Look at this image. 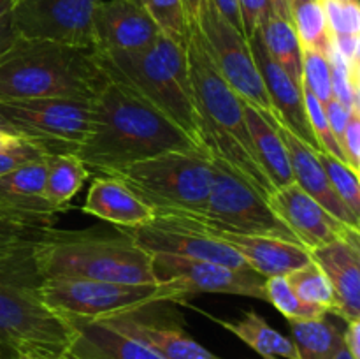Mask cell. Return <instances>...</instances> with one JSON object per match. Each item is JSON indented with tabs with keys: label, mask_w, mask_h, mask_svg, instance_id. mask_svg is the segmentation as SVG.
<instances>
[{
	"label": "cell",
	"mask_w": 360,
	"mask_h": 359,
	"mask_svg": "<svg viewBox=\"0 0 360 359\" xmlns=\"http://www.w3.org/2000/svg\"><path fill=\"white\" fill-rule=\"evenodd\" d=\"M136 2H139V4H141V0H136Z\"/></svg>",
	"instance_id": "cell-55"
},
{
	"label": "cell",
	"mask_w": 360,
	"mask_h": 359,
	"mask_svg": "<svg viewBox=\"0 0 360 359\" xmlns=\"http://www.w3.org/2000/svg\"><path fill=\"white\" fill-rule=\"evenodd\" d=\"M302 88L311 92L323 106L333 99V73L326 55L302 49Z\"/></svg>",
	"instance_id": "cell-36"
},
{
	"label": "cell",
	"mask_w": 360,
	"mask_h": 359,
	"mask_svg": "<svg viewBox=\"0 0 360 359\" xmlns=\"http://www.w3.org/2000/svg\"><path fill=\"white\" fill-rule=\"evenodd\" d=\"M193 220L200 225L204 232L220 239L225 245L232 246L245 259V263L253 271L262 275L264 278L287 277L292 271L311 263V252L302 245H299V243L280 238H269V236L236 234V232L210 227V225L202 224L197 218H193Z\"/></svg>",
	"instance_id": "cell-19"
},
{
	"label": "cell",
	"mask_w": 360,
	"mask_h": 359,
	"mask_svg": "<svg viewBox=\"0 0 360 359\" xmlns=\"http://www.w3.org/2000/svg\"><path fill=\"white\" fill-rule=\"evenodd\" d=\"M7 132L37 144L48 153H76L90 132V101L41 97L0 101Z\"/></svg>",
	"instance_id": "cell-9"
},
{
	"label": "cell",
	"mask_w": 360,
	"mask_h": 359,
	"mask_svg": "<svg viewBox=\"0 0 360 359\" xmlns=\"http://www.w3.org/2000/svg\"><path fill=\"white\" fill-rule=\"evenodd\" d=\"M90 106V132L74 155L95 171L105 175L165 151H206L171 120L115 81L108 80Z\"/></svg>",
	"instance_id": "cell-1"
},
{
	"label": "cell",
	"mask_w": 360,
	"mask_h": 359,
	"mask_svg": "<svg viewBox=\"0 0 360 359\" xmlns=\"http://www.w3.org/2000/svg\"><path fill=\"white\" fill-rule=\"evenodd\" d=\"M340 2H354V0H340Z\"/></svg>",
	"instance_id": "cell-54"
},
{
	"label": "cell",
	"mask_w": 360,
	"mask_h": 359,
	"mask_svg": "<svg viewBox=\"0 0 360 359\" xmlns=\"http://www.w3.org/2000/svg\"><path fill=\"white\" fill-rule=\"evenodd\" d=\"M264 292H266V301H269L288 320H311L327 315V310L301 301L288 284L287 277L266 278Z\"/></svg>",
	"instance_id": "cell-33"
},
{
	"label": "cell",
	"mask_w": 360,
	"mask_h": 359,
	"mask_svg": "<svg viewBox=\"0 0 360 359\" xmlns=\"http://www.w3.org/2000/svg\"><path fill=\"white\" fill-rule=\"evenodd\" d=\"M102 0H14L18 37L95 48L94 14Z\"/></svg>",
	"instance_id": "cell-12"
},
{
	"label": "cell",
	"mask_w": 360,
	"mask_h": 359,
	"mask_svg": "<svg viewBox=\"0 0 360 359\" xmlns=\"http://www.w3.org/2000/svg\"><path fill=\"white\" fill-rule=\"evenodd\" d=\"M347 165L359 175L360 165V111H352L350 122L345 130L343 143H341Z\"/></svg>",
	"instance_id": "cell-41"
},
{
	"label": "cell",
	"mask_w": 360,
	"mask_h": 359,
	"mask_svg": "<svg viewBox=\"0 0 360 359\" xmlns=\"http://www.w3.org/2000/svg\"><path fill=\"white\" fill-rule=\"evenodd\" d=\"M108 77L95 48L18 39L0 56V101L67 97L91 101Z\"/></svg>",
	"instance_id": "cell-4"
},
{
	"label": "cell",
	"mask_w": 360,
	"mask_h": 359,
	"mask_svg": "<svg viewBox=\"0 0 360 359\" xmlns=\"http://www.w3.org/2000/svg\"><path fill=\"white\" fill-rule=\"evenodd\" d=\"M243 111H245V120L257 160L269 178L274 190L294 183L290 158H288L287 148L278 132V125H273L262 113L257 111L253 106L246 104L245 101H243Z\"/></svg>",
	"instance_id": "cell-25"
},
{
	"label": "cell",
	"mask_w": 360,
	"mask_h": 359,
	"mask_svg": "<svg viewBox=\"0 0 360 359\" xmlns=\"http://www.w3.org/2000/svg\"><path fill=\"white\" fill-rule=\"evenodd\" d=\"M32 253L42 278L157 284L153 256L122 229L115 232L51 229L35 243Z\"/></svg>",
	"instance_id": "cell-5"
},
{
	"label": "cell",
	"mask_w": 360,
	"mask_h": 359,
	"mask_svg": "<svg viewBox=\"0 0 360 359\" xmlns=\"http://www.w3.org/2000/svg\"><path fill=\"white\" fill-rule=\"evenodd\" d=\"M98 51H139L157 41L160 30L136 0H102L94 14Z\"/></svg>",
	"instance_id": "cell-17"
},
{
	"label": "cell",
	"mask_w": 360,
	"mask_h": 359,
	"mask_svg": "<svg viewBox=\"0 0 360 359\" xmlns=\"http://www.w3.org/2000/svg\"><path fill=\"white\" fill-rule=\"evenodd\" d=\"M316 157H319L320 164H322L323 171H326L327 178H329L330 185L336 190L340 199L343 201L357 217H360V185L357 172L352 171L345 162L338 160V158L326 153V151H319Z\"/></svg>",
	"instance_id": "cell-35"
},
{
	"label": "cell",
	"mask_w": 360,
	"mask_h": 359,
	"mask_svg": "<svg viewBox=\"0 0 360 359\" xmlns=\"http://www.w3.org/2000/svg\"><path fill=\"white\" fill-rule=\"evenodd\" d=\"M46 158L28 162L0 176V206L32 217L56 218L60 213L44 194Z\"/></svg>",
	"instance_id": "cell-24"
},
{
	"label": "cell",
	"mask_w": 360,
	"mask_h": 359,
	"mask_svg": "<svg viewBox=\"0 0 360 359\" xmlns=\"http://www.w3.org/2000/svg\"><path fill=\"white\" fill-rule=\"evenodd\" d=\"M292 2V9H294L295 6H299V4H304V2H308V0H290Z\"/></svg>",
	"instance_id": "cell-52"
},
{
	"label": "cell",
	"mask_w": 360,
	"mask_h": 359,
	"mask_svg": "<svg viewBox=\"0 0 360 359\" xmlns=\"http://www.w3.org/2000/svg\"><path fill=\"white\" fill-rule=\"evenodd\" d=\"M278 132H280L281 141H283L285 148H287L288 158H290L294 182L297 183L309 197H313L320 206L326 208L334 218H338L341 224L348 225V227L355 229V231H360V217H357V215L340 199L336 190L330 185L329 178H327L319 157H316V151H313L308 144L302 143L299 137H295L294 134L288 132L283 127L278 125Z\"/></svg>",
	"instance_id": "cell-20"
},
{
	"label": "cell",
	"mask_w": 360,
	"mask_h": 359,
	"mask_svg": "<svg viewBox=\"0 0 360 359\" xmlns=\"http://www.w3.org/2000/svg\"><path fill=\"white\" fill-rule=\"evenodd\" d=\"M83 211L123 229L141 227L155 218L150 206L137 199L122 182L111 176L94 178Z\"/></svg>",
	"instance_id": "cell-22"
},
{
	"label": "cell",
	"mask_w": 360,
	"mask_h": 359,
	"mask_svg": "<svg viewBox=\"0 0 360 359\" xmlns=\"http://www.w3.org/2000/svg\"><path fill=\"white\" fill-rule=\"evenodd\" d=\"M70 324L74 336L67 351L74 359H162L105 320H70Z\"/></svg>",
	"instance_id": "cell-23"
},
{
	"label": "cell",
	"mask_w": 360,
	"mask_h": 359,
	"mask_svg": "<svg viewBox=\"0 0 360 359\" xmlns=\"http://www.w3.org/2000/svg\"><path fill=\"white\" fill-rule=\"evenodd\" d=\"M97 62L109 81L143 99L206 150L190 84L186 48L160 34L153 44L139 51L97 49Z\"/></svg>",
	"instance_id": "cell-3"
},
{
	"label": "cell",
	"mask_w": 360,
	"mask_h": 359,
	"mask_svg": "<svg viewBox=\"0 0 360 359\" xmlns=\"http://www.w3.org/2000/svg\"><path fill=\"white\" fill-rule=\"evenodd\" d=\"M14 0H0V16H4L6 13H9L13 9Z\"/></svg>",
	"instance_id": "cell-50"
},
{
	"label": "cell",
	"mask_w": 360,
	"mask_h": 359,
	"mask_svg": "<svg viewBox=\"0 0 360 359\" xmlns=\"http://www.w3.org/2000/svg\"><path fill=\"white\" fill-rule=\"evenodd\" d=\"M16 28L13 25V18H11V11L0 16V56L18 41Z\"/></svg>",
	"instance_id": "cell-46"
},
{
	"label": "cell",
	"mask_w": 360,
	"mask_h": 359,
	"mask_svg": "<svg viewBox=\"0 0 360 359\" xmlns=\"http://www.w3.org/2000/svg\"><path fill=\"white\" fill-rule=\"evenodd\" d=\"M248 44L252 49L253 60L257 63V69L262 76V83L266 87L274 115H276L278 125L299 137L302 143L308 144L316 153L322 151L319 141L313 136L311 127H309L308 115H306L304 109V99H302V88L295 84L294 80L271 58L259 30L248 39Z\"/></svg>",
	"instance_id": "cell-16"
},
{
	"label": "cell",
	"mask_w": 360,
	"mask_h": 359,
	"mask_svg": "<svg viewBox=\"0 0 360 359\" xmlns=\"http://www.w3.org/2000/svg\"><path fill=\"white\" fill-rule=\"evenodd\" d=\"M9 359H74L69 351H56V348L46 347H25L18 348L11 354Z\"/></svg>",
	"instance_id": "cell-44"
},
{
	"label": "cell",
	"mask_w": 360,
	"mask_h": 359,
	"mask_svg": "<svg viewBox=\"0 0 360 359\" xmlns=\"http://www.w3.org/2000/svg\"><path fill=\"white\" fill-rule=\"evenodd\" d=\"M101 320H105L120 333L139 341L162 359H217L179 327L146 319L144 308Z\"/></svg>",
	"instance_id": "cell-21"
},
{
	"label": "cell",
	"mask_w": 360,
	"mask_h": 359,
	"mask_svg": "<svg viewBox=\"0 0 360 359\" xmlns=\"http://www.w3.org/2000/svg\"><path fill=\"white\" fill-rule=\"evenodd\" d=\"M153 273L157 284L167 282L178 285L188 299L206 292V294L245 296V298L266 301V292H264L266 278L252 267L236 270L211 260L155 253Z\"/></svg>",
	"instance_id": "cell-14"
},
{
	"label": "cell",
	"mask_w": 360,
	"mask_h": 359,
	"mask_svg": "<svg viewBox=\"0 0 360 359\" xmlns=\"http://www.w3.org/2000/svg\"><path fill=\"white\" fill-rule=\"evenodd\" d=\"M90 178L86 164L74 153H49L46 157V199L62 213L69 210L70 199Z\"/></svg>",
	"instance_id": "cell-27"
},
{
	"label": "cell",
	"mask_w": 360,
	"mask_h": 359,
	"mask_svg": "<svg viewBox=\"0 0 360 359\" xmlns=\"http://www.w3.org/2000/svg\"><path fill=\"white\" fill-rule=\"evenodd\" d=\"M185 2V9H186V16H188L190 25L197 23V16H199L200 6H202L204 0H183Z\"/></svg>",
	"instance_id": "cell-49"
},
{
	"label": "cell",
	"mask_w": 360,
	"mask_h": 359,
	"mask_svg": "<svg viewBox=\"0 0 360 359\" xmlns=\"http://www.w3.org/2000/svg\"><path fill=\"white\" fill-rule=\"evenodd\" d=\"M302 99H304V109H306V115H308L309 127H311L313 136H315L316 141H319L322 151L333 155L334 158H338V160L347 164L343 151H341L340 143H338L333 130H330L329 120H327V115H326V108H323L322 102H320L311 92L306 90V88H302Z\"/></svg>",
	"instance_id": "cell-37"
},
{
	"label": "cell",
	"mask_w": 360,
	"mask_h": 359,
	"mask_svg": "<svg viewBox=\"0 0 360 359\" xmlns=\"http://www.w3.org/2000/svg\"><path fill=\"white\" fill-rule=\"evenodd\" d=\"M333 48L354 73H359L360 35H333Z\"/></svg>",
	"instance_id": "cell-42"
},
{
	"label": "cell",
	"mask_w": 360,
	"mask_h": 359,
	"mask_svg": "<svg viewBox=\"0 0 360 359\" xmlns=\"http://www.w3.org/2000/svg\"><path fill=\"white\" fill-rule=\"evenodd\" d=\"M311 259L322 267L333 287L330 313L345 322L360 320V232L311 250Z\"/></svg>",
	"instance_id": "cell-18"
},
{
	"label": "cell",
	"mask_w": 360,
	"mask_h": 359,
	"mask_svg": "<svg viewBox=\"0 0 360 359\" xmlns=\"http://www.w3.org/2000/svg\"><path fill=\"white\" fill-rule=\"evenodd\" d=\"M160 34L186 48L190 34V21L183 0H141Z\"/></svg>",
	"instance_id": "cell-34"
},
{
	"label": "cell",
	"mask_w": 360,
	"mask_h": 359,
	"mask_svg": "<svg viewBox=\"0 0 360 359\" xmlns=\"http://www.w3.org/2000/svg\"><path fill=\"white\" fill-rule=\"evenodd\" d=\"M197 27L204 37L207 55L229 87L241 101L262 113L273 125H278L266 87L253 60L248 41L236 30L211 0H204L197 16Z\"/></svg>",
	"instance_id": "cell-11"
},
{
	"label": "cell",
	"mask_w": 360,
	"mask_h": 359,
	"mask_svg": "<svg viewBox=\"0 0 360 359\" xmlns=\"http://www.w3.org/2000/svg\"><path fill=\"white\" fill-rule=\"evenodd\" d=\"M336 359H354V358H352V355H350V352H348L347 348H345V345H343V348H341V351L338 352Z\"/></svg>",
	"instance_id": "cell-51"
},
{
	"label": "cell",
	"mask_w": 360,
	"mask_h": 359,
	"mask_svg": "<svg viewBox=\"0 0 360 359\" xmlns=\"http://www.w3.org/2000/svg\"><path fill=\"white\" fill-rule=\"evenodd\" d=\"M35 245V243H34ZM34 245L0 252V358L25 347L65 351L74 336L69 320L42 303V277L34 263Z\"/></svg>",
	"instance_id": "cell-6"
},
{
	"label": "cell",
	"mask_w": 360,
	"mask_h": 359,
	"mask_svg": "<svg viewBox=\"0 0 360 359\" xmlns=\"http://www.w3.org/2000/svg\"><path fill=\"white\" fill-rule=\"evenodd\" d=\"M299 359H336L343 348V331L327 315L311 320H288Z\"/></svg>",
	"instance_id": "cell-28"
},
{
	"label": "cell",
	"mask_w": 360,
	"mask_h": 359,
	"mask_svg": "<svg viewBox=\"0 0 360 359\" xmlns=\"http://www.w3.org/2000/svg\"><path fill=\"white\" fill-rule=\"evenodd\" d=\"M287 280L301 301L320 306V308L327 310V313H330L334 305L333 287H330L322 267L315 260L311 259V263H308L306 266L292 271L290 275H287Z\"/></svg>",
	"instance_id": "cell-32"
},
{
	"label": "cell",
	"mask_w": 360,
	"mask_h": 359,
	"mask_svg": "<svg viewBox=\"0 0 360 359\" xmlns=\"http://www.w3.org/2000/svg\"><path fill=\"white\" fill-rule=\"evenodd\" d=\"M0 359H2V358H0Z\"/></svg>",
	"instance_id": "cell-56"
},
{
	"label": "cell",
	"mask_w": 360,
	"mask_h": 359,
	"mask_svg": "<svg viewBox=\"0 0 360 359\" xmlns=\"http://www.w3.org/2000/svg\"><path fill=\"white\" fill-rule=\"evenodd\" d=\"M239 16H241L243 35L248 41L260 28V25L273 14L271 0H238Z\"/></svg>",
	"instance_id": "cell-40"
},
{
	"label": "cell",
	"mask_w": 360,
	"mask_h": 359,
	"mask_svg": "<svg viewBox=\"0 0 360 359\" xmlns=\"http://www.w3.org/2000/svg\"><path fill=\"white\" fill-rule=\"evenodd\" d=\"M323 108H326V115H327V120H329L330 130H333L334 137H336V141L340 143V146H341V143H343V137H345V130H347L348 122H350L352 111L345 109L343 106L336 101V99H330V101L327 102Z\"/></svg>",
	"instance_id": "cell-43"
},
{
	"label": "cell",
	"mask_w": 360,
	"mask_h": 359,
	"mask_svg": "<svg viewBox=\"0 0 360 359\" xmlns=\"http://www.w3.org/2000/svg\"><path fill=\"white\" fill-rule=\"evenodd\" d=\"M330 35H360V6L359 0H320Z\"/></svg>",
	"instance_id": "cell-38"
},
{
	"label": "cell",
	"mask_w": 360,
	"mask_h": 359,
	"mask_svg": "<svg viewBox=\"0 0 360 359\" xmlns=\"http://www.w3.org/2000/svg\"><path fill=\"white\" fill-rule=\"evenodd\" d=\"M48 155H49L48 151L42 150L41 146L23 139L18 146L11 148V150H6V151H0V176L13 171V169L20 168V165L28 164V162L44 160Z\"/></svg>",
	"instance_id": "cell-39"
},
{
	"label": "cell",
	"mask_w": 360,
	"mask_h": 359,
	"mask_svg": "<svg viewBox=\"0 0 360 359\" xmlns=\"http://www.w3.org/2000/svg\"><path fill=\"white\" fill-rule=\"evenodd\" d=\"M211 319H213L214 322L220 324L221 327H225L227 331L234 333L239 340H243L246 345H250V347L255 352H259L262 358L299 359L297 351H295L294 347V341H292L290 338L283 336V334H281L280 331L274 329V327H271L269 324L266 322V319L260 317L257 312H253V310L243 313L241 319L236 320V322L217 319V317H211Z\"/></svg>",
	"instance_id": "cell-26"
},
{
	"label": "cell",
	"mask_w": 360,
	"mask_h": 359,
	"mask_svg": "<svg viewBox=\"0 0 360 359\" xmlns=\"http://www.w3.org/2000/svg\"><path fill=\"white\" fill-rule=\"evenodd\" d=\"M105 176L122 182L155 215L200 217L210 197L213 158L200 150L165 151Z\"/></svg>",
	"instance_id": "cell-7"
},
{
	"label": "cell",
	"mask_w": 360,
	"mask_h": 359,
	"mask_svg": "<svg viewBox=\"0 0 360 359\" xmlns=\"http://www.w3.org/2000/svg\"><path fill=\"white\" fill-rule=\"evenodd\" d=\"M259 34L271 58L294 80L295 84L301 87L302 49L299 44L297 34L294 30V25L273 13L260 25Z\"/></svg>",
	"instance_id": "cell-29"
},
{
	"label": "cell",
	"mask_w": 360,
	"mask_h": 359,
	"mask_svg": "<svg viewBox=\"0 0 360 359\" xmlns=\"http://www.w3.org/2000/svg\"><path fill=\"white\" fill-rule=\"evenodd\" d=\"M0 129H2V130H6V127H4V123H2V120H0Z\"/></svg>",
	"instance_id": "cell-53"
},
{
	"label": "cell",
	"mask_w": 360,
	"mask_h": 359,
	"mask_svg": "<svg viewBox=\"0 0 360 359\" xmlns=\"http://www.w3.org/2000/svg\"><path fill=\"white\" fill-rule=\"evenodd\" d=\"M42 303L65 320H101L148 306L179 303L188 298L174 284H118L83 278H42L39 287Z\"/></svg>",
	"instance_id": "cell-8"
},
{
	"label": "cell",
	"mask_w": 360,
	"mask_h": 359,
	"mask_svg": "<svg viewBox=\"0 0 360 359\" xmlns=\"http://www.w3.org/2000/svg\"><path fill=\"white\" fill-rule=\"evenodd\" d=\"M21 141H23V137H20V136H16V134H11V132H7V130L0 129V151L11 150V148L18 146Z\"/></svg>",
	"instance_id": "cell-48"
},
{
	"label": "cell",
	"mask_w": 360,
	"mask_h": 359,
	"mask_svg": "<svg viewBox=\"0 0 360 359\" xmlns=\"http://www.w3.org/2000/svg\"><path fill=\"white\" fill-rule=\"evenodd\" d=\"M292 25L297 34L301 49H311L327 55L333 42L326 14L320 0H308L292 9Z\"/></svg>",
	"instance_id": "cell-30"
},
{
	"label": "cell",
	"mask_w": 360,
	"mask_h": 359,
	"mask_svg": "<svg viewBox=\"0 0 360 359\" xmlns=\"http://www.w3.org/2000/svg\"><path fill=\"white\" fill-rule=\"evenodd\" d=\"M267 204L309 252L338 238L360 232L341 224L295 182L274 190L267 199Z\"/></svg>",
	"instance_id": "cell-15"
},
{
	"label": "cell",
	"mask_w": 360,
	"mask_h": 359,
	"mask_svg": "<svg viewBox=\"0 0 360 359\" xmlns=\"http://www.w3.org/2000/svg\"><path fill=\"white\" fill-rule=\"evenodd\" d=\"M343 345L354 359H360V320L347 322L343 331Z\"/></svg>",
	"instance_id": "cell-45"
},
{
	"label": "cell",
	"mask_w": 360,
	"mask_h": 359,
	"mask_svg": "<svg viewBox=\"0 0 360 359\" xmlns=\"http://www.w3.org/2000/svg\"><path fill=\"white\" fill-rule=\"evenodd\" d=\"M186 62L204 148L267 201L274 187L257 160L243 101L211 62L197 25L190 27Z\"/></svg>",
	"instance_id": "cell-2"
},
{
	"label": "cell",
	"mask_w": 360,
	"mask_h": 359,
	"mask_svg": "<svg viewBox=\"0 0 360 359\" xmlns=\"http://www.w3.org/2000/svg\"><path fill=\"white\" fill-rule=\"evenodd\" d=\"M214 4L218 11L221 13V16L232 25L238 32L243 34V27H241V16H239V6L238 0H211Z\"/></svg>",
	"instance_id": "cell-47"
},
{
	"label": "cell",
	"mask_w": 360,
	"mask_h": 359,
	"mask_svg": "<svg viewBox=\"0 0 360 359\" xmlns=\"http://www.w3.org/2000/svg\"><path fill=\"white\" fill-rule=\"evenodd\" d=\"M148 253H169L195 260H211L224 266L250 267L232 246L200 229L193 218L183 215H155L153 220L136 229H123Z\"/></svg>",
	"instance_id": "cell-13"
},
{
	"label": "cell",
	"mask_w": 360,
	"mask_h": 359,
	"mask_svg": "<svg viewBox=\"0 0 360 359\" xmlns=\"http://www.w3.org/2000/svg\"><path fill=\"white\" fill-rule=\"evenodd\" d=\"M193 218L220 231L299 243L290 229L271 210L267 201L218 158H213V180L206 210L200 217Z\"/></svg>",
	"instance_id": "cell-10"
},
{
	"label": "cell",
	"mask_w": 360,
	"mask_h": 359,
	"mask_svg": "<svg viewBox=\"0 0 360 359\" xmlns=\"http://www.w3.org/2000/svg\"><path fill=\"white\" fill-rule=\"evenodd\" d=\"M56 218L14 213L0 206V252L21 245H34L55 229Z\"/></svg>",
	"instance_id": "cell-31"
}]
</instances>
